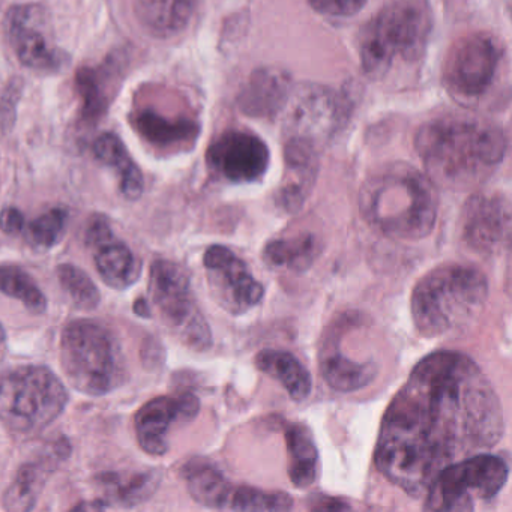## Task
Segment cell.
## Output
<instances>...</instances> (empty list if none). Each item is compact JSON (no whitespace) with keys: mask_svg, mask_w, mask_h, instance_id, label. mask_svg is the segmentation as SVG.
I'll return each instance as SVG.
<instances>
[{"mask_svg":"<svg viewBox=\"0 0 512 512\" xmlns=\"http://www.w3.org/2000/svg\"><path fill=\"white\" fill-rule=\"evenodd\" d=\"M503 428L502 404L481 368L463 353L434 352L386 409L376 464L392 484L422 497L445 467L496 446Z\"/></svg>","mask_w":512,"mask_h":512,"instance_id":"6da1fadb","label":"cell"},{"mask_svg":"<svg viewBox=\"0 0 512 512\" xmlns=\"http://www.w3.org/2000/svg\"><path fill=\"white\" fill-rule=\"evenodd\" d=\"M415 145L431 181L449 188L478 184L499 166L506 151L499 128L455 116L425 124Z\"/></svg>","mask_w":512,"mask_h":512,"instance_id":"7a4b0ae2","label":"cell"},{"mask_svg":"<svg viewBox=\"0 0 512 512\" xmlns=\"http://www.w3.org/2000/svg\"><path fill=\"white\" fill-rule=\"evenodd\" d=\"M368 226L388 238L419 241L433 232L437 194L433 182L406 163L388 164L370 175L359 193Z\"/></svg>","mask_w":512,"mask_h":512,"instance_id":"3957f363","label":"cell"},{"mask_svg":"<svg viewBox=\"0 0 512 512\" xmlns=\"http://www.w3.org/2000/svg\"><path fill=\"white\" fill-rule=\"evenodd\" d=\"M487 299L488 281L479 269L448 263L428 272L413 289V323L422 337H440L473 322Z\"/></svg>","mask_w":512,"mask_h":512,"instance_id":"277c9868","label":"cell"},{"mask_svg":"<svg viewBox=\"0 0 512 512\" xmlns=\"http://www.w3.org/2000/svg\"><path fill=\"white\" fill-rule=\"evenodd\" d=\"M61 364L77 391L106 395L128 379L127 359L112 331L94 320H73L61 338Z\"/></svg>","mask_w":512,"mask_h":512,"instance_id":"5b68a950","label":"cell"},{"mask_svg":"<svg viewBox=\"0 0 512 512\" xmlns=\"http://www.w3.org/2000/svg\"><path fill=\"white\" fill-rule=\"evenodd\" d=\"M70 395L43 365H20L0 373V422L17 434H34L56 421Z\"/></svg>","mask_w":512,"mask_h":512,"instance_id":"8992f818","label":"cell"},{"mask_svg":"<svg viewBox=\"0 0 512 512\" xmlns=\"http://www.w3.org/2000/svg\"><path fill=\"white\" fill-rule=\"evenodd\" d=\"M430 17L416 0H398L383 8L365 28L361 61L365 73L383 76L397 61H413L424 50Z\"/></svg>","mask_w":512,"mask_h":512,"instance_id":"52a82bcc","label":"cell"},{"mask_svg":"<svg viewBox=\"0 0 512 512\" xmlns=\"http://www.w3.org/2000/svg\"><path fill=\"white\" fill-rule=\"evenodd\" d=\"M149 296L164 325L184 346L196 352L211 347V328L181 266L170 260H155L149 272Z\"/></svg>","mask_w":512,"mask_h":512,"instance_id":"ba28073f","label":"cell"},{"mask_svg":"<svg viewBox=\"0 0 512 512\" xmlns=\"http://www.w3.org/2000/svg\"><path fill=\"white\" fill-rule=\"evenodd\" d=\"M508 466L496 455L476 454L445 467L427 490V511L467 512L490 500L508 481Z\"/></svg>","mask_w":512,"mask_h":512,"instance_id":"9c48e42d","label":"cell"},{"mask_svg":"<svg viewBox=\"0 0 512 512\" xmlns=\"http://www.w3.org/2000/svg\"><path fill=\"white\" fill-rule=\"evenodd\" d=\"M4 28L14 55L28 70L55 73L68 61L50 37L49 13L43 5H14L5 16Z\"/></svg>","mask_w":512,"mask_h":512,"instance_id":"30bf717a","label":"cell"},{"mask_svg":"<svg viewBox=\"0 0 512 512\" xmlns=\"http://www.w3.org/2000/svg\"><path fill=\"white\" fill-rule=\"evenodd\" d=\"M203 265L212 296L227 313L241 316L262 301L265 295L262 283L230 248L212 245L203 256Z\"/></svg>","mask_w":512,"mask_h":512,"instance_id":"8fae6325","label":"cell"},{"mask_svg":"<svg viewBox=\"0 0 512 512\" xmlns=\"http://www.w3.org/2000/svg\"><path fill=\"white\" fill-rule=\"evenodd\" d=\"M500 58L502 50L490 35L463 38L455 44L446 61V85L457 97H481L496 76Z\"/></svg>","mask_w":512,"mask_h":512,"instance_id":"7c38bea8","label":"cell"},{"mask_svg":"<svg viewBox=\"0 0 512 512\" xmlns=\"http://www.w3.org/2000/svg\"><path fill=\"white\" fill-rule=\"evenodd\" d=\"M209 167L233 182L259 181L269 167V149L259 137L245 131H227L208 149Z\"/></svg>","mask_w":512,"mask_h":512,"instance_id":"4fadbf2b","label":"cell"},{"mask_svg":"<svg viewBox=\"0 0 512 512\" xmlns=\"http://www.w3.org/2000/svg\"><path fill=\"white\" fill-rule=\"evenodd\" d=\"M86 245L94 254L101 280L112 289H128L142 275V263L125 242L116 238L106 215L97 214L89 220Z\"/></svg>","mask_w":512,"mask_h":512,"instance_id":"5bb4252c","label":"cell"},{"mask_svg":"<svg viewBox=\"0 0 512 512\" xmlns=\"http://www.w3.org/2000/svg\"><path fill=\"white\" fill-rule=\"evenodd\" d=\"M341 121L337 98L322 88H304L296 94L287 118V142L316 149V143L328 139Z\"/></svg>","mask_w":512,"mask_h":512,"instance_id":"9a60e30c","label":"cell"},{"mask_svg":"<svg viewBox=\"0 0 512 512\" xmlns=\"http://www.w3.org/2000/svg\"><path fill=\"white\" fill-rule=\"evenodd\" d=\"M200 401L196 395L157 397L140 407L134 418L137 442L143 451L151 455H164L169 449L167 433L175 422H188L196 418Z\"/></svg>","mask_w":512,"mask_h":512,"instance_id":"2e32d148","label":"cell"},{"mask_svg":"<svg viewBox=\"0 0 512 512\" xmlns=\"http://www.w3.org/2000/svg\"><path fill=\"white\" fill-rule=\"evenodd\" d=\"M463 212V239L476 253H496L508 241L511 214L502 196L473 197Z\"/></svg>","mask_w":512,"mask_h":512,"instance_id":"e0dca14e","label":"cell"},{"mask_svg":"<svg viewBox=\"0 0 512 512\" xmlns=\"http://www.w3.org/2000/svg\"><path fill=\"white\" fill-rule=\"evenodd\" d=\"M134 16L149 35L161 40L181 34L193 19L197 0H131Z\"/></svg>","mask_w":512,"mask_h":512,"instance_id":"ac0fdd59","label":"cell"},{"mask_svg":"<svg viewBox=\"0 0 512 512\" xmlns=\"http://www.w3.org/2000/svg\"><path fill=\"white\" fill-rule=\"evenodd\" d=\"M319 364L323 379L335 391H358L377 376V365L374 362H359L349 358L341 352L332 337L323 343Z\"/></svg>","mask_w":512,"mask_h":512,"instance_id":"d6986e66","label":"cell"},{"mask_svg":"<svg viewBox=\"0 0 512 512\" xmlns=\"http://www.w3.org/2000/svg\"><path fill=\"white\" fill-rule=\"evenodd\" d=\"M191 497L200 505L212 509H230L236 485H233L215 464L193 458L182 467Z\"/></svg>","mask_w":512,"mask_h":512,"instance_id":"ffe728a7","label":"cell"},{"mask_svg":"<svg viewBox=\"0 0 512 512\" xmlns=\"http://www.w3.org/2000/svg\"><path fill=\"white\" fill-rule=\"evenodd\" d=\"M94 155L98 161L115 170L119 187L125 199L137 200L145 190V179L136 161L131 158L127 146L116 134L104 133L95 140Z\"/></svg>","mask_w":512,"mask_h":512,"instance_id":"44dd1931","label":"cell"},{"mask_svg":"<svg viewBox=\"0 0 512 512\" xmlns=\"http://www.w3.org/2000/svg\"><path fill=\"white\" fill-rule=\"evenodd\" d=\"M256 367L278 380L293 401H304L310 395V373L296 356L286 350L265 349L257 353Z\"/></svg>","mask_w":512,"mask_h":512,"instance_id":"7402d4cb","label":"cell"},{"mask_svg":"<svg viewBox=\"0 0 512 512\" xmlns=\"http://www.w3.org/2000/svg\"><path fill=\"white\" fill-rule=\"evenodd\" d=\"M289 77L277 70H263L254 74L241 98V106L248 115L268 116L278 112L289 97Z\"/></svg>","mask_w":512,"mask_h":512,"instance_id":"603a6c76","label":"cell"},{"mask_svg":"<svg viewBox=\"0 0 512 512\" xmlns=\"http://www.w3.org/2000/svg\"><path fill=\"white\" fill-rule=\"evenodd\" d=\"M287 472L295 487L307 488L317 478L319 452L310 430L302 424H289L286 428Z\"/></svg>","mask_w":512,"mask_h":512,"instance_id":"cb8c5ba5","label":"cell"},{"mask_svg":"<svg viewBox=\"0 0 512 512\" xmlns=\"http://www.w3.org/2000/svg\"><path fill=\"white\" fill-rule=\"evenodd\" d=\"M322 251L319 238L314 235L293 236L290 239H275L263 251V259L271 268H284L293 272H304L311 268Z\"/></svg>","mask_w":512,"mask_h":512,"instance_id":"d4e9b609","label":"cell"},{"mask_svg":"<svg viewBox=\"0 0 512 512\" xmlns=\"http://www.w3.org/2000/svg\"><path fill=\"white\" fill-rule=\"evenodd\" d=\"M137 133L154 146L181 145L197 134L196 124L187 119H170L154 110H142L133 119Z\"/></svg>","mask_w":512,"mask_h":512,"instance_id":"484cf974","label":"cell"},{"mask_svg":"<svg viewBox=\"0 0 512 512\" xmlns=\"http://www.w3.org/2000/svg\"><path fill=\"white\" fill-rule=\"evenodd\" d=\"M161 475L157 470L124 476L110 473L101 478L110 500L121 506H134L145 502L157 491Z\"/></svg>","mask_w":512,"mask_h":512,"instance_id":"4316f807","label":"cell"},{"mask_svg":"<svg viewBox=\"0 0 512 512\" xmlns=\"http://www.w3.org/2000/svg\"><path fill=\"white\" fill-rule=\"evenodd\" d=\"M47 470L43 464L26 463L20 467L16 478L4 494L7 511H31L37 505L38 496L46 484Z\"/></svg>","mask_w":512,"mask_h":512,"instance_id":"83f0119b","label":"cell"},{"mask_svg":"<svg viewBox=\"0 0 512 512\" xmlns=\"http://www.w3.org/2000/svg\"><path fill=\"white\" fill-rule=\"evenodd\" d=\"M0 292L22 302L31 313L47 310V298L37 281L16 265L0 266Z\"/></svg>","mask_w":512,"mask_h":512,"instance_id":"f1b7e54d","label":"cell"},{"mask_svg":"<svg viewBox=\"0 0 512 512\" xmlns=\"http://www.w3.org/2000/svg\"><path fill=\"white\" fill-rule=\"evenodd\" d=\"M104 74L98 68L83 67L77 71L76 86L82 98L83 118L88 122L97 121L106 113L109 97L104 88Z\"/></svg>","mask_w":512,"mask_h":512,"instance_id":"f546056e","label":"cell"},{"mask_svg":"<svg viewBox=\"0 0 512 512\" xmlns=\"http://www.w3.org/2000/svg\"><path fill=\"white\" fill-rule=\"evenodd\" d=\"M62 289L70 296L73 304L80 310H94L100 305V290L95 286L92 278L79 266L64 263L56 269Z\"/></svg>","mask_w":512,"mask_h":512,"instance_id":"4dcf8cb0","label":"cell"},{"mask_svg":"<svg viewBox=\"0 0 512 512\" xmlns=\"http://www.w3.org/2000/svg\"><path fill=\"white\" fill-rule=\"evenodd\" d=\"M293 499L283 491H265L248 485H236L230 509L232 511H289Z\"/></svg>","mask_w":512,"mask_h":512,"instance_id":"1f68e13d","label":"cell"},{"mask_svg":"<svg viewBox=\"0 0 512 512\" xmlns=\"http://www.w3.org/2000/svg\"><path fill=\"white\" fill-rule=\"evenodd\" d=\"M68 212L62 208L52 209L32 221L28 238L38 248H52L64 238L67 229Z\"/></svg>","mask_w":512,"mask_h":512,"instance_id":"d6a6232c","label":"cell"},{"mask_svg":"<svg viewBox=\"0 0 512 512\" xmlns=\"http://www.w3.org/2000/svg\"><path fill=\"white\" fill-rule=\"evenodd\" d=\"M317 13L332 17H349L362 10L367 0H308Z\"/></svg>","mask_w":512,"mask_h":512,"instance_id":"836d02e7","label":"cell"},{"mask_svg":"<svg viewBox=\"0 0 512 512\" xmlns=\"http://www.w3.org/2000/svg\"><path fill=\"white\" fill-rule=\"evenodd\" d=\"M22 86L20 80H14L8 86L2 100H0V125H2V128L10 130L13 127L14 121H16V107L17 103H19L20 95H22Z\"/></svg>","mask_w":512,"mask_h":512,"instance_id":"e575fe53","label":"cell"},{"mask_svg":"<svg viewBox=\"0 0 512 512\" xmlns=\"http://www.w3.org/2000/svg\"><path fill=\"white\" fill-rule=\"evenodd\" d=\"M25 227V215L17 208H5L0 211V230L7 235H16Z\"/></svg>","mask_w":512,"mask_h":512,"instance_id":"d590c367","label":"cell"},{"mask_svg":"<svg viewBox=\"0 0 512 512\" xmlns=\"http://www.w3.org/2000/svg\"><path fill=\"white\" fill-rule=\"evenodd\" d=\"M310 508L316 509V511H344V509H350L343 500L332 499V497L316 496L310 500Z\"/></svg>","mask_w":512,"mask_h":512,"instance_id":"8d00e7d4","label":"cell"},{"mask_svg":"<svg viewBox=\"0 0 512 512\" xmlns=\"http://www.w3.org/2000/svg\"><path fill=\"white\" fill-rule=\"evenodd\" d=\"M134 311H136L139 316L149 317L151 313H149L148 305H146L145 299H139V301L134 304Z\"/></svg>","mask_w":512,"mask_h":512,"instance_id":"74e56055","label":"cell"},{"mask_svg":"<svg viewBox=\"0 0 512 512\" xmlns=\"http://www.w3.org/2000/svg\"><path fill=\"white\" fill-rule=\"evenodd\" d=\"M5 343V331L4 328H2V325H0V349L4 347Z\"/></svg>","mask_w":512,"mask_h":512,"instance_id":"f35d334b","label":"cell"}]
</instances>
